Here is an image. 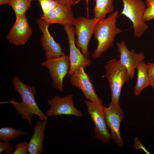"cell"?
Wrapping results in <instances>:
<instances>
[{
	"instance_id": "15",
	"label": "cell",
	"mask_w": 154,
	"mask_h": 154,
	"mask_svg": "<svg viewBox=\"0 0 154 154\" xmlns=\"http://www.w3.org/2000/svg\"><path fill=\"white\" fill-rule=\"evenodd\" d=\"M40 18L50 25L57 23L63 25H73L75 20L71 8L59 3L51 11L42 15Z\"/></svg>"
},
{
	"instance_id": "7",
	"label": "cell",
	"mask_w": 154,
	"mask_h": 154,
	"mask_svg": "<svg viewBox=\"0 0 154 154\" xmlns=\"http://www.w3.org/2000/svg\"><path fill=\"white\" fill-rule=\"evenodd\" d=\"M41 65L48 70L52 80V85L58 91H63V80L68 74L70 67L69 56L66 55L46 59Z\"/></svg>"
},
{
	"instance_id": "26",
	"label": "cell",
	"mask_w": 154,
	"mask_h": 154,
	"mask_svg": "<svg viewBox=\"0 0 154 154\" xmlns=\"http://www.w3.org/2000/svg\"><path fill=\"white\" fill-rule=\"evenodd\" d=\"M59 3L66 7L71 8L72 6L77 3V0H54Z\"/></svg>"
},
{
	"instance_id": "12",
	"label": "cell",
	"mask_w": 154,
	"mask_h": 154,
	"mask_svg": "<svg viewBox=\"0 0 154 154\" xmlns=\"http://www.w3.org/2000/svg\"><path fill=\"white\" fill-rule=\"evenodd\" d=\"M37 22L39 29L42 33L41 44L44 51L46 59L52 58L65 55L60 45L55 41L49 33L48 27L50 25L40 18L38 19Z\"/></svg>"
},
{
	"instance_id": "17",
	"label": "cell",
	"mask_w": 154,
	"mask_h": 154,
	"mask_svg": "<svg viewBox=\"0 0 154 154\" xmlns=\"http://www.w3.org/2000/svg\"><path fill=\"white\" fill-rule=\"evenodd\" d=\"M136 68L137 78L134 88V94L135 96L139 95L144 89L150 86L147 64L142 60L138 64Z\"/></svg>"
},
{
	"instance_id": "27",
	"label": "cell",
	"mask_w": 154,
	"mask_h": 154,
	"mask_svg": "<svg viewBox=\"0 0 154 154\" xmlns=\"http://www.w3.org/2000/svg\"><path fill=\"white\" fill-rule=\"evenodd\" d=\"M11 0H0V5L4 4L9 5Z\"/></svg>"
},
{
	"instance_id": "10",
	"label": "cell",
	"mask_w": 154,
	"mask_h": 154,
	"mask_svg": "<svg viewBox=\"0 0 154 154\" xmlns=\"http://www.w3.org/2000/svg\"><path fill=\"white\" fill-rule=\"evenodd\" d=\"M68 37L69 48L70 67L68 75L70 76L80 67L84 68L89 66L92 61L85 56L81 52L75 43V29L73 25H63Z\"/></svg>"
},
{
	"instance_id": "20",
	"label": "cell",
	"mask_w": 154,
	"mask_h": 154,
	"mask_svg": "<svg viewBox=\"0 0 154 154\" xmlns=\"http://www.w3.org/2000/svg\"><path fill=\"white\" fill-rule=\"evenodd\" d=\"M33 0H11L9 4L13 9L16 18L25 15L27 11L31 7Z\"/></svg>"
},
{
	"instance_id": "4",
	"label": "cell",
	"mask_w": 154,
	"mask_h": 154,
	"mask_svg": "<svg viewBox=\"0 0 154 154\" xmlns=\"http://www.w3.org/2000/svg\"><path fill=\"white\" fill-rule=\"evenodd\" d=\"M123 8L121 13L132 22L134 36L137 38L141 37L148 29L143 19L146 9L143 0H122Z\"/></svg>"
},
{
	"instance_id": "23",
	"label": "cell",
	"mask_w": 154,
	"mask_h": 154,
	"mask_svg": "<svg viewBox=\"0 0 154 154\" xmlns=\"http://www.w3.org/2000/svg\"><path fill=\"white\" fill-rule=\"evenodd\" d=\"M144 21L146 22L154 19V1L146 8L143 16Z\"/></svg>"
},
{
	"instance_id": "24",
	"label": "cell",
	"mask_w": 154,
	"mask_h": 154,
	"mask_svg": "<svg viewBox=\"0 0 154 154\" xmlns=\"http://www.w3.org/2000/svg\"><path fill=\"white\" fill-rule=\"evenodd\" d=\"M14 150L11 144L8 141H0V154H13Z\"/></svg>"
},
{
	"instance_id": "11",
	"label": "cell",
	"mask_w": 154,
	"mask_h": 154,
	"mask_svg": "<svg viewBox=\"0 0 154 154\" xmlns=\"http://www.w3.org/2000/svg\"><path fill=\"white\" fill-rule=\"evenodd\" d=\"M84 68L80 67L73 72L70 76V83L81 90L86 100L102 104L103 101L96 94L93 85Z\"/></svg>"
},
{
	"instance_id": "22",
	"label": "cell",
	"mask_w": 154,
	"mask_h": 154,
	"mask_svg": "<svg viewBox=\"0 0 154 154\" xmlns=\"http://www.w3.org/2000/svg\"><path fill=\"white\" fill-rule=\"evenodd\" d=\"M28 145L29 142L27 141L17 143L13 154H27Z\"/></svg>"
},
{
	"instance_id": "8",
	"label": "cell",
	"mask_w": 154,
	"mask_h": 154,
	"mask_svg": "<svg viewBox=\"0 0 154 154\" xmlns=\"http://www.w3.org/2000/svg\"><path fill=\"white\" fill-rule=\"evenodd\" d=\"M104 112L107 127L110 130L112 139L118 147L122 148L124 142L121 136L119 128L124 116L123 110L119 104H110L109 107H104Z\"/></svg>"
},
{
	"instance_id": "13",
	"label": "cell",
	"mask_w": 154,
	"mask_h": 154,
	"mask_svg": "<svg viewBox=\"0 0 154 154\" xmlns=\"http://www.w3.org/2000/svg\"><path fill=\"white\" fill-rule=\"evenodd\" d=\"M32 33L25 15L16 18L15 23L9 31L7 39L15 46L24 45Z\"/></svg>"
},
{
	"instance_id": "6",
	"label": "cell",
	"mask_w": 154,
	"mask_h": 154,
	"mask_svg": "<svg viewBox=\"0 0 154 154\" xmlns=\"http://www.w3.org/2000/svg\"><path fill=\"white\" fill-rule=\"evenodd\" d=\"M85 103L88 112L94 125L96 138L104 144L110 143L112 139L107 129L102 104L86 100Z\"/></svg>"
},
{
	"instance_id": "5",
	"label": "cell",
	"mask_w": 154,
	"mask_h": 154,
	"mask_svg": "<svg viewBox=\"0 0 154 154\" xmlns=\"http://www.w3.org/2000/svg\"><path fill=\"white\" fill-rule=\"evenodd\" d=\"M98 21L99 20L94 17L89 19L79 16L75 19L73 25L77 37L75 41L76 45L81 49L82 53L88 58L90 54L88 50L89 43Z\"/></svg>"
},
{
	"instance_id": "1",
	"label": "cell",
	"mask_w": 154,
	"mask_h": 154,
	"mask_svg": "<svg viewBox=\"0 0 154 154\" xmlns=\"http://www.w3.org/2000/svg\"><path fill=\"white\" fill-rule=\"evenodd\" d=\"M13 83L15 90L21 96L22 101L18 102L13 99L0 104L10 103L23 119L27 120L30 126L32 125L33 116L36 115L39 119L48 120V117L40 110L37 104L35 97L36 92L35 88L23 83L17 76L15 77Z\"/></svg>"
},
{
	"instance_id": "29",
	"label": "cell",
	"mask_w": 154,
	"mask_h": 154,
	"mask_svg": "<svg viewBox=\"0 0 154 154\" xmlns=\"http://www.w3.org/2000/svg\"><path fill=\"white\" fill-rule=\"evenodd\" d=\"M86 1V3H87V10H88V1H89V0H85Z\"/></svg>"
},
{
	"instance_id": "19",
	"label": "cell",
	"mask_w": 154,
	"mask_h": 154,
	"mask_svg": "<svg viewBox=\"0 0 154 154\" xmlns=\"http://www.w3.org/2000/svg\"><path fill=\"white\" fill-rule=\"evenodd\" d=\"M25 134L24 131L16 129L13 127H3L0 129V140L9 142L16 140L20 136Z\"/></svg>"
},
{
	"instance_id": "2",
	"label": "cell",
	"mask_w": 154,
	"mask_h": 154,
	"mask_svg": "<svg viewBox=\"0 0 154 154\" xmlns=\"http://www.w3.org/2000/svg\"><path fill=\"white\" fill-rule=\"evenodd\" d=\"M118 13L117 10L114 11L107 18L99 21L97 24L94 33L98 44L92 55L93 59L100 58L113 46L116 37L123 32L116 25Z\"/></svg>"
},
{
	"instance_id": "14",
	"label": "cell",
	"mask_w": 154,
	"mask_h": 154,
	"mask_svg": "<svg viewBox=\"0 0 154 154\" xmlns=\"http://www.w3.org/2000/svg\"><path fill=\"white\" fill-rule=\"evenodd\" d=\"M117 51L120 54V61L127 69L130 79H132L134 76L135 70L137 65L145 58L144 54L142 52L136 53L129 50L124 40L117 42Z\"/></svg>"
},
{
	"instance_id": "25",
	"label": "cell",
	"mask_w": 154,
	"mask_h": 154,
	"mask_svg": "<svg viewBox=\"0 0 154 154\" xmlns=\"http://www.w3.org/2000/svg\"><path fill=\"white\" fill-rule=\"evenodd\" d=\"M147 65L150 86L154 89V62H147Z\"/></svg>"
},
{
	"instance_id": "18",
	"label": "cell",
	"mask_w": 154,
	"mask_h": 154,
	"mask_svg": "<svg viewBox=\"0 0 154 154\" xmlns=\"http://www.w3.org/2000/svg\"><path fill=\"white\" fill-rule=\"evenodd\" d=\"M96 3L93 9L94 17L99 21L106 18L107 14L114 12V0H94Z\"/></svg>"
},
{
	"instance_id": "21",
	"label": "cell",
	"mask_w": 154,
	"mask_h": 154,
	"mask_svg": "<svg viewBox=\"0 0 154 154\" xmlns=\"http://www.w3.org/2000/svg\"><path fill=\"white\" fill-rule=\"evenodd\" d=\"M41 7L43 15L47 14L53 10L59 4L54 0H37Z\"/></svg>"
},
{
	"instance_id": "9",
	"label": "cell",
	"mask_w": 154,
	"mask_h": 154,
	"mask_svg": "<svg viewBox=\"0 0 154 154\" xmlns=\"http://www.w3.org/2000/svg\"><path fill=\"white\" fill-rule=\"evenodd\" d=\"M47 103L50 106L46 112L48 117L66 115L80 117L83 116L82 112L74 106L72 94L62 97L55 96L48 100Z\"/></svg>"
},
{
	"instance_id": "16",
	"label": "cell",
	"mask_w": 154,
	"mask_h": 154,
	"mask_svg": "<svg viewBox=\"0 0 154 154\" xmlns=\"http://www.w3.org/2000/svg\"><path fill=\"white\" fill-rule=\"evenodd\" d=\"M48 120L39 119L35 124L29 142L28 152L30 154H41L43 151L44 131Z\"/></svg>"
},
{
	"instance_id": "3",
	"label": "cell",
	"mask_w": 154,
	"mask_h": 154,
	"mask_svg": "<svg viewBox=\"0 0 154 154\" xmlns=\"http://www.w3.org/2000/svg\"><path fill=\"white\" fill-rule=\"evenodd\" d=\"M104 68V76L108 81L111 93L110 104H118L122 88L125 83L130 79L129 72L119 60L116 58L108 61Z\"/></svg>"
},
{
	"instance_id": "28",
	"label": "cell",
	"mask_w": 154,
	"mask_h": 154,
	"mask_svg": "<svg viewBox=\"0 0 154 154\" xmlns=\"http://www.w3.org/2000/svg\"><path fill=\"white\" fill-rule=\"evenodd\" d=\"M146 3L147 5V7H148L150 3L153 1L154 0H146Z\"/></svg>"
}]
</instances>
